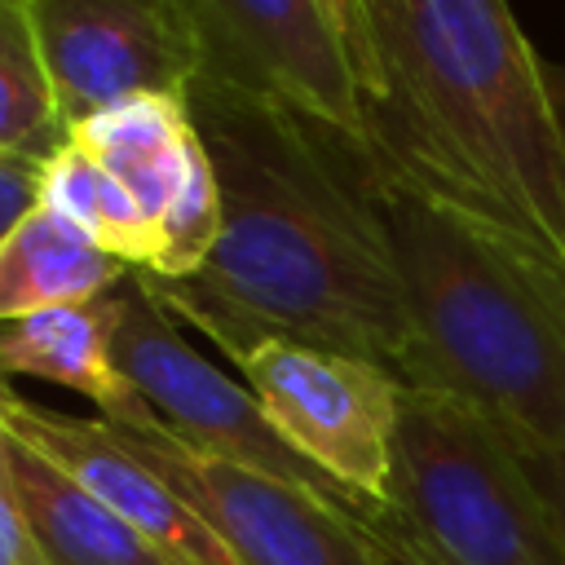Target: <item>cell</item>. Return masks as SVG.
<instances>
[{"instance_id":"obj_1","label":"cell","mask_w":565,"mask_h":565,"mask_svg":"<svg viewBox=\"0 0 565 565\" xmlns=\"http://www.w3.org/2000/svg\"><path fill=\"white\" fill-rule=\"evenodd\" d=\"M221 185V234L190 278H137L234 366L265 340H300L388 371L411 349L406 291L366 154L282 110L190 84Z\"/></svg>"},{"instance_id":"obj_2","label":"cell","mask_w":565,"mask_h":565,"mask_svg":"<svg viewBox=\"0 0 565 565\" xmlns=\"http://www.w3.org/2000/svg\"><path fill=\"white\" fill-rule=\"evenodd\" d=\"M366 168L455 221L565 260V110L494 0H353Z\"/></svg>"},{"instance_id":"obj_3","label":"cell","mask_w":565,"mask_h":565,"mask_svg":"<svg viewBox=\"0 0 565 565\" xmlns=\"http://www.w3.org/2000/svg\"><path fill=\"white\" fill-rule=\"evenodd\" d=\"M380 207L411 318L397 380L565 459V260L397 190Z\"/></svg>"},{"instance_id":"obj_4","label":"cell","mask_w":565,"mask_h":565,"mask_svg":"<svg viewBox=\"0 0 565 565\" xmlns=\"http://www.w3.org/2000/svg\"><path fill=\"white\" fill-rule=\"evenodd\" d=\"M388 512L441 565H565V530L525 450L477 411L402 393Z\"/></svg>"},{"instance_id":"obj_5","label":"cell","mask_w":565,"mask_h":565,"mask_svg":"<svg viewBox=\"0 0 565 565\" xmlns=\"http://www.w3.org/2000/svg\"><path fill=\"white\" fill-rule=\"evenodd\" d=\"M110 358L119 375L141 393V402L154 411L168 437L190 446L194 455L260 472L269 481H282L291 490H305L349 516H366L358 494L335 486L327 472H318L309 459H300L265 419L256 393L225 371H216L203 353H194L177 327V318L150 296V287L137 278L119 282L110 291Z\"/></svg>"},{"instance_id":"obj_6","label":"cell","mask_w":565,"mask_h":565,"mask_svg":"<svg viewBox=\"0 0 565 565\" xmlns=\"http://www.w3.org/2000/svg\"><path fill=\"white\" fill-rule=\"evenodd\" d=\"M194 84L282 110L362 150V62L353 0H190Z\"/></svg>"},{"instance_id":"obj_7","label":"cell","mask_w":565,"mask_h":565,"mask_svg":"<svg viewBox=\"0 0 565 565\" xmlns=\"http://www.w3.org/2000/svg\"><path fill=\"white\" fill-rule=\"evenodd\" d=\"M238 371L274 433L300 459L366 508H388L406 393L397 371L300 340H265L238 362Z\"/></svg>"},{"instance_id":"obj_8","label":"cell","mask_w":565,"mask_h":565,"mask_svg":"<svg viewBox=\"0 0 565 565\" xmlns=\"http://www.w3.org/2000/svg\"><path fill=\"white\" fill-rule=\"evenodd\" d=\"M62 128L132 102L185 97L199 75L190 0H31Z\"/></svg>"},{"instance_id":"obj_9","label":"cell","mask_w":565,"mask_h":565,"mask_svg":"<svg viewBox=\"0 0 565 565\" xmlns=\"http://www.w3.org/2000/svg\"><path fill=\"white\" fill-rule=\"evenodd\" d=\"M128 190L150 225L154 256L146 278H190L207 265L221 234V185L185 97H132L71 128Z\"/></svg>"},{"instance_id":"obj_10","label":"cell","mask_w":565,"mask_h":565,"mask_svg":"<svg viewBox=\"0 0 565 565\" xmlns=\"http://www.w3.org/2000/svg\"><path fill=\"white\" fill-rule=\"evenodd\" d=\"M124 437L168 481V490L221 534L234 565H384L362 516L260 472L194 455L168 437L163 424L124 428Z\"/></svg>"},{"instance_id":"obj_11","label":"cell","mask_w":565,"mask_h":565,"mask_svg":"<svg viewBox=\"0 0 565 565\" xmlns=\"http://www.w3.org/2000/svg\"><path fill=\"white\" fill-rule=\"evenodd\" d=\"M0 424L13 441L44 455L75 486L102 499L115 516H124L159 547H168L181 565H234L221 534L181 494L168 490V481L137 455L124 428L40 406L13 393L9 380H0Z\"/></svg>"},{"instance_id":"obj_12","label":"cell","mask_w":565,"mask_h":565,"mask_svg":"<svg viewBox=\"0 0 565 565\" xmlns=\"http://www.w3.org/2000/svg\"><path fill=\"white\" fill-rule=\"evenodd\" d=\"M35 375L88 397L106 424L154 428V411L119 375L110 358V296L88 305H57L0 322V380Z\"/></svg>"},{"instance_id":"obj_13","label":"cell","mask_w":565,"mask_h":565,"mask_svg":"<svg viewBox=\"0 0 565 565\" xmlns=\"http://www.w3.org/2000/svg\"><path fill=\"white\" fill-rule=\"evenodd\" d=\"M132 278V265L110 256L62 212L35 203L0 247V322L88 305Z\"/></svg>"},{"instance_id":"obj_14","label":"cell","mask_w":565,"mask_h":565,"mask_svg":"<svg viewBox=\"0 0 565 565\" xmlns=\"http://www.w3.org/2000/svg\"><path fill=\"white\" fill-rule=\"evenodd\" d=\"M18 494L49 565H181L150 534L115 516L31 446L13 441Z\"/></svg>"},{"instance_id":"obj_15","label":"cell","mask_w":565,"mask_h":565,"mask_svg":"<svg viewBox=\"0 0 565 565\" xmlns=\"http://www.w3.org/2000/svg\"><path fill=\"white\" fill-rule=\"evenodd\" d=\"M40 203L75 221L88 238H97L110 256H119L132 269H150L154 238L150 225L141 221L137 203L128 190L106 172V163L66 137L49 159H44V181H40Z\"/></svg>"},{"instance_id":"obj_16","label":"cell","mask_w":565,"mask_h":565,"mask_svg":"<svg viewBox=\"0 0 565 565\" xmlns=\"http://www.w3.org/2000/svg\"><path fill=\"white\" fill-rule=\"evenodd\" d=\"M66 137L31 0H0V154H53Z\"/></svg>"},{"instance_id":"obj_17","label":"cell","mask_w":565,"mask_h":565,"mask_svg":"<svg viewBox=\"0 0 565 565\" xmlns=\"http://www.w3.org/2000/svg\"><path fill=\"white\" fill-rule=\"evenodd\" d=\"M0 565H49L35 534H31L22 494H18L13 437L4 433V424H0Z\"/></svg>"},{"instance_id":"obj_18","label":"cell","mask_w":565,"mask_h":565,"mask_svg":"<svg viewBox=\"0 0 565 565\" xmlns=\"http://www.w3.org/2000/svg\"><path fill=\"white\" fill-rule=\"evenodd\" d=\"M49 154H0V247L18 230V221L40 203Z\"/></svg>"},{"instance_id":"obj_19","label":"cell","mask_w":565,"mask_h":565,"mask_svg":"<svg viewBox=\"0 0 565 565\" xmlns=\"http://www.w3.org/2000/svg\"><path fill=\"white\" fill-rule=\"evenodd\" d=\"M362 525H366V534H371V543L380 547V556H384V565H441L388 508H375V512H366L362 516Z\"/></svg>"},{"instance_id":"obj_20","label":"cell","mask_w":565,"mask_h":565,"mask_svg":"<svg viewBox=\"0 0 565 565\" xmlns=\"http://www.w3.org/2000/svg\"><path fill=\"white\" fill-rule=\"evenodd\" d=\"M525 463H530L534 481L543 486V494L552 499V508H556V516H561V530H565V459H556V455H534V450H525Z\"/></svg>"},{"instance_id":"obj_21","label":"cell","mask_w":565,"mask_h":565,"mask_svg":"<svg viewBox=\"0 0 565 565\" xmlns=\"http://www.w3.org/2000/svg\"><path fill=\"white\" fill-rule=\"evenodd\" d=\"M552 79H556V97H561V110H565V71H552Z\"/></svg>"}]
</instances>
